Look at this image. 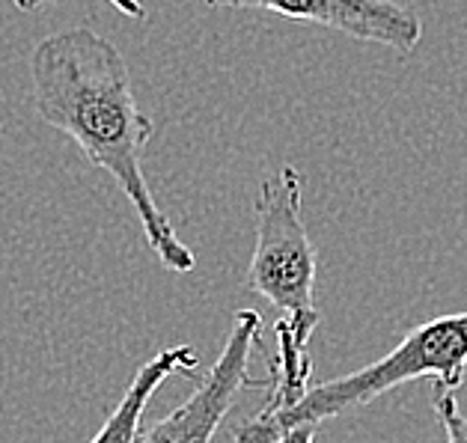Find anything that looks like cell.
Masks as SVG:
<instances>
[{
  "mask_svg": "<svg viewBox=\"0 0 467 443\" xmlns=\"http://www.w3.org/2000/svg\"><path fill=\"white\" fill-rule=\"evenodd\" d=\"M30 84L39 119L66 134L89 164L119 185L158 263L173 274H191L197 256L158 206L143 173L155 125L138 108L117 45L89 27L48 33L30 51Z\"/></svg>",
  "mask_w": 467,
  "mask_h": 443,
  "instance_id": "1",
  "label": "cell"
},
{
  "mask_svg": "<svg viewBox=\"0 0 467 443\" xmlns=\"http://www.w3.org/2000/svg\"><path fill=\"white\" fill-rule=\"evenodd\" d=\"M431 407H435L447 443H467V417L455 405V393L441 384H431Z\"/></svg>",
  "mask_w": 467,
  "mask_h": 443,
  "instance_id": "8",
  "label": "cell"
},
{
  "mask_svg": "<svg viewBox=\"0 0 467 443\" xmlns=\"http://www.w3.org/2000/svg\"><path fill=\"white\" fill-rule=\"evenodd\" d=\"M316 435H318V426L304 423V426H292L283 431L277 443H316Z\"/></svg>",
  "mask_w": 467,
  "mask_h": 443,
  "instance_id": "10",
  "label": "cell"
},
{
  "mask_svg": "<svg viewBox=\"0 0 467 443\" xmlns=\"http://www.w3.org/2000/svg\"><path fill=\"white\" fill-rule=\"evenodd\" d=\"M9 4H13V6H18L21 13H33V9H39V6H48V4H60V0H9ZM110 4L117 6L122 15L146 21V6L140 4V0H110Z\"/></svg>",
  "mask_w": 467,
  "mask_h": 443,
  "instance_id": "9",
  "label": "cell"
},
{
  "mask_svg": "<svg viewBox=\"0 0 467 443\" xmlns=\"http://www.w3.org/2000/svg\"><path fill=\"white\" fill-rule=\"evenodd\" d=\"M301 181V173L292 164H283L262 179L254 206L256 247L244 286L277 306L295 334L310 343L318 327V253L304 226Z\"/></svg>",
  "mask_w": 467,
  "mask_h": 443,
  "instance_id": "3",
  "label": "cell"
},
{
  "mask_svg": "<svg viewBox=\"0 0 467 443\" xmlns=\"http://www.w3.org/2000/svg\"><path fill=\"white\" fill-rule=\"evenodd\" d=\"M467 369V313H450L438 319L411 327L402 343L384 357L372 360L369 366L358 372H348L343 378L316 384L306 390V396L280 414L271 426V443L292 426H322L327 419L355 414L369 402L381 399L402 384H411L420 378H429L431 384H441L447 390H459Z\"/></svg>",
  "mask_w": 467,
  "mask_h": 443,
  "instance_id": "2",
  "label": "cell"
},
{
  "mask_svg": "<svg viewBox=\"0 0 467 443\" xmlns=\"http://www.w3.org/2000/svg\"><path fill=\"white\" fill-rule=\"evenodd\" d=\"M212 9H259L286 21L339 30L358 42H375L411 54L423 42V21L393 0H202Z\"/></svg>",
  "mask_w": 467,
  "mask_h": 443,
  "instance_id": "5",
  "label": "cell"
},
{
  "mask_svg": "<svg viewBox=\"0 0 467 443\" xmlns=\"http://www.w3.org/2000/svg\"><path fill=\"white\" fill-rule=\"evenodd\" d=\"M197 351L193 345H173L158 351L155 357H150L138 369V375L131 378L129 390L119 399V405L113 407V414L105 419V426L96 431V438L89 443H138L143 411L150 399L158 393V387L176 372H193L197 369Z\"/></svg>",
  "mask_w": 467,
  "mask_h": 443,
  "instance_id": "7",
  "label": "cell"
},
{
  "mask_svg": "<svg viewBox=\"0 0 467 443\" xmlns=\"http://www.w3.org/2000/svg\"><path fill=\"white\" fill-rule=\"evenodd\" d=\"M262 348V315L256 310H235L230 336L218 360L206 369L179 407L161 417L150 428H140L138 443H212L238 396L254 387H268L265 378L250 375V355Z\"/></svg>",
  "mask_w": 467,
  "mask_h": 443,
  "instance_id": "4",
  "label": "cell"
},
{
  "mask_svg": "<svg viewBox=\"0 0 467 443\" xmlns=\"http://www.w3.org/2000/svg\"><path fill=\"white\" fill-rule=\"evenodd\" d=\"M277 334V355H268V402L262 405L256 417L244 419L242 426L233 428L235 443H271V426L280 414L292 411L298 405L306 390L313 387V360L306 355L304 339L295 334V327L280 319L275 325Z\"/></svg>",
  "mask_w": 467,
  "mask_h": 443,
  "instance_id": "6",
  "label": "cell"
}]
</instances>
